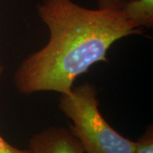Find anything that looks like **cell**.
Listing matches in <instances>:
<instances>
[{
	"label": "cell",
	"instance_id": "6da1fadb",
	"mask_svg": "<svg viewBox=\"0 0 153 153\" xmlns=\"http://www.w3.org/2000/svg\"><path fill=\"white\" fill-rule=\"evenodd\" d=\"M123 1L99 0L98 9H88L72 0H43L37 10L49 29V41L18 66L17 90L23 94L69 92L93 65L107 62L106 54L117 40L142 34L124 16Z\"/></svg>",
	"mask_w": 153,
	"mask_h": 153
},
{
	"label": "cell",
	"instance_id": "7a4b0ae2",
	"mask_svg": "<svg viewBox=\"0 0 153 153\" xmlns=\"http://www.w3.org/2000/svg\"><path fill=\"white\" fill-rule=\"evenodd\" d=\"M59 109L71 121L69 129L85 153H134L135 141L113 129L99 110L98 91L90 82L60 94Z\"/></svg>",
	"mask_w": 153,
	"mask_h": 153
},
{
	"label": "cell",
	"instance_id": "3957f363",
	"mask_svg": "<svg viewBox=\"0 0 153 153\" xmlns=\"http://www.w3.org/2000/svg\"><path fill=\"white\" fill-rule=\"evenodd\" d=\"M29 149L32 153H85L69 128L57 126L35 134L29 141Z\"/></svg>",
	"mask_w": 153,
	"mask_h": 153
},
{
	"label": "cell",
	"instance_id": "277c9868",
	"mask_svg": "<svg viewBox=\"0 0 153 153\" xmlns=\"http://www.w3.org/2000/svg\"><path fill=\"white\" fill-rule=\"evenodd\" d=\"M122 10L126 18L139 27L152 28L153 0L123 1Z\"/></svg>",
	"mask_w": 153,
	"mask_h": 153
},
{
	"label": "cell",
	"instance_id": "5b68a950",
	"mask_svg": "<svg viewBox=\"0 0 153 153\" xmlns=\"http://www.w3.org/2000/svg\"><path fill=\"white\" fill-rule=\"evenodd\" d=\"M134 153H153L152 126H149L145 134L135 141Z\"/></svg>",
	"mask_w": 153,
	"mask_h": 153
},
{
	"label": "cell",
	"instance_id": "8992f818",
	"mask_svg": "<svg viewBox=\"0 0 153 153\" xmlns=\"http://www.w3.org/2000/svg\"><path fill=\"white\" fill-rule=\"evenodd\" d=\"M0 153H32L30 149H19L0 136Z\"/></svg>",
	"mask_w": 153,
	"mask_h": 153
},
{
	"label": "cell",
	"instance_id": "52a82bcc",
	"mask_svg": "<svg viewBox=\"0 0 153 153\" xmlns=\"http://www.w3.org/2000/svg\"><path fill=\"white\" fill-rule=\"evenodd\" d=\"M4 66L3 63H2V62H1V60H0V77L2 76L3 73H4Z\"/></svg>",
	"mask_w": 153,
	"mask_h": 153
}]
</instances>
